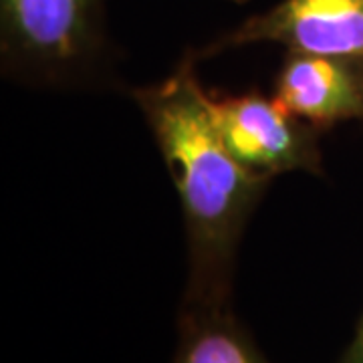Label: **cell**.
<instances>
[{
    "mask_svg": "<svg viewBox=\"0 0 363 363\" xmlns=\"http://www.w3.org/2000/svg\"><path fill=\"white\" fill-rule=\"evenodd\" d=\"M4 67L63 81L87 71L104 49V0H0Z\"/></svg>",
    "mask_w": 363,
    "mask_h": 363,
    "instance_id": "7a4b0ae2",
    "label": "cell"
},
{
    "mask_svg": "<svg viewBox=\"0 0 363 363\" xmlns=\"http://www.w3.org/2000/svg\"><path fill=\"white\" fill-rule=\"evenodd\" d=\"M194 52L168 77L133 91L154 133L186 224L188 277L182 311L230 309L240 238L271 178L250 172L224 145Z\"/></svg>",
    "mask_w": 363,
    "mask_h": 363,
    "instance_id": "6da1fadb",
    "label": "cell"
},
{
    "mask_svg": "<svg viewBox=\"0 0 363 363\" xmlns=\"http://www.w3.org/2000/svg\"><path fill=\"white\" fill-rule=\"evenodd\" d=\"M174 363H267L233 309L182 311Z\"/></svg>",
    "mask_w": 363,
    "mask_h": 363,
    "instance_id": "8992f818",
    "label": "cell"
},
{
    "mask_svg": "<svg viewBox=\"0 0 363 363\" xmlns=\"http://www.w3.org/2000/svg\"><path fill=\"white\" fill-rule=\"evenodd\" d=\"M272 97L317 131L363 119V59L286 51Z\"/></svg>",
    "mask_w": 363,
    "mask_h": 363,
    "instance_id": "5b68a950",
    "label": "cell"
},
{
    "mask_svg": "<svg viewBox=\"0 0 363 363\" xmlns=\"http://www.w3.org/2000/svg\"><path fill=\"white\" fill-rule=\"evenodd\" d=\"M210 116L224 145L250 172L274 178L289 172L321 174L317 130L259 91L208 93Z\"/></svg>",
    "mask_w": 363,
    "mask_h": 363,
    "instance_id": "3957f363",
    "label": "cell"
},
{
    "mask_svg": "<svg viewBox=\"0 0 363 363\" xmlns=\"http://www.w3.org/2000/svg\"><path fill=\"white\" fill-rule=\"evenodd\" d=\"M337 363H363V315L357 323L355 335L347 345V350L343 351V355L337 359Z\"/></svg>",
    "mask_w": 363,
    "mask_h": 363,
    "instance_id": "52a82bcc",
    "label": "cell"
},
{
    "mask_svg": "<svg viewBox=\"0 0 363 363\" xmlns=\"http://www.w3.org/2000/svg\"><path fill=\"white\" fill-rule=\"evenodd\" d=\"M257 43L363 59V0H281L194 55L200 61Z\"/></svg>",
    "mask_w": 363,
    "mask_h": 363,
    "instance_id": "277c9868",
    "label": "cell"
}]
</instances>
